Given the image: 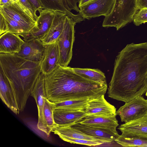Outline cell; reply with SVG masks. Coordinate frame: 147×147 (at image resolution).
I'll list each match as a JSON object with an SVG mask.
<instances>
[{
  "mask_svg": "<svg viewBox=\"0 0 147 147\" xmlns=\"http://www.w3.org/2000/svg\"><path fill=\"white\" fill-rule=\"evenodd\" d=\"M147 91V42L127 44L118 53L108 96L127 102Z\"/></svg>",
  "mask_w": 147,
  "mask_h": 147,
  "instance_id": "cell-1",
  "label": "cell"
},
{
  "mask_svg": "<svg viewBox=\"0 0 147 147\" xmlns=\"http://www.w3.org/2000/svg\"><path fill=\"white\" fill-rule=\"evenodd\" d=\"M47 98L53 102L79 99H94L105 95L107 84L93 82L76 73L72 68L59 65L45 75Z\"/></svg>",
  "mask_w": 147,
  "mask_h": 147,
  "instance_id": "cell-2",
  "label": "cell"
},
{
  "mask_svg": "<svg viewBox=\"0 0 147 147\" xmlns=\"http://www.w3.org/2000/svg\"><path fill=\"white\" fill-rule=\"evenodd\" d=\"M41 62L27 60L16 54L0 53V67L12 86L20 112L41 72Z\"/></svg>",
  "mask_w": 147,
  "mask_h": 147,
  "instance_id": "cell-3",
  "label": "cell"
},
{
  "mask_svg": "<svg viewBox=\"0 0 147 147\" xmlns=\"http://www.w3.org/2000/svg\"><path fill=\"white\" fill-rule=\"evenodd\" d=\"M137 0H115L113 9L103 20L102 26L114 27L119 30L133 21L134 15L138 10Z\"/></svg>",
  "mask_w": 147,
  "mask_h": 147,
  "instance_id": "cell-4",
  "label": "cell"
},
{
  "mask_svg": "<svg viewBox=\"0 0 147 147\" xmlns=\"http://www.w3.org/2000/svg\"><path fill=\"white\" fill-rule=\"evenodd\" d=\"M76 23L72 18L66 16L63 30L57 41L61 66H68L72 59L75 40L74 27Z\"/></svg>",
  "mask_w": 147,
  "mask_h": 147,
  "instance_id": "cell-5",
  "label": "cell"
},
{
  "mask_svg": "<svg viewBox=\"0 0 147 147\" xmlns=\"http://www.w3.org/2000/svg\"><path fill=\"white\" fill-rule=\"evenodd\" d=\"M116 114L125 123L141 118L147 114V100L142 96H137L120 107Z\"/></svg>",
  "mask_w": 147,
  "mask_h": 147,
  "instance_id": "cell-6",
  "label": "cell"
},
{
  "mask_svg": "<svg viewBox=\"0 0 147 147\" xmlns=\"http://www.w3.org/2000/svg\"><path fill=\"white\" fill-rule=\"evenodd\" d=\"M0 12L31 30L36 24V21L31 13L19 1L16 0L7 5L0 6Z\"/></svg>",
  "mask_w": 147,
  "mask_h": 147,
  "instance_id": "cell-7",
  "label": "cell"
},
{
  "mask_svg": "<svg viewBox=\"0 0 147 147\" xmlns=\"http://www.w3.org/2000/svg\"><path fill=\"white\" fill-rule=\"evenodd\" d=\"M38 11L39 15L36 20V24L27 35L23 37L25 41L34 39L41 40L52 25L55 11L44 9Z\"/></svg>",
  "mask_w": 147,
  "mask_h": 147,
  "instance_id": "cell-8",
  "label": "cell"
},
{
  "mask_svg": "<svg viewBox=\"0 0 147 147\" xmlns=\"http://www.w3.org/2000/svg\"><path fill=\"white\" fill-rule=\"evenodd\" d=\"M115 0H93L79 7V14L84 19L108 15L112 12Z\"/></svg>",
  "mask_w": 147,
  "mask_h": 147,
  "instance_id": "cell-9",
  "label": "cell"
},
{
  "mask_svg": "<svg viewBox=\"0 0 147 147\" xmlns=\"http://www.w3.org/2000/svg\"><path fill=\"white\" fill-rule=\"evenodd\" d=\"M44 77L45 75L41 72L37 80L30 95L35 100L38 108V119L37 129L48 138L43 114L45 98H47L45 87Z\"/></svg>",
  "mask_w": 147,
  "mask_h": 147,
  "instance_id": "cell-10",
  "label": "cell"
},
{
  "mask_svg": "<svg viewBox=\"0 0 147 147\" xmlns=\"http://www.w3.org/2000/svg\"><path fill=\"white\" fill-rule=\"evenodd\" d=\"M80 0H40L43 9L54 11H59L65 13L72 18L76 23H79L84 20L79 14H74L71 11L74 10L77 12L80 11L77 5Z\"/></svg>",
  "mask_w": 147,
  "mask_h": 147,
  "instance_id": "cell-11",
  "label": "cell"
},
{
  "mask_svg": "<svg viewBox=\"0 0 147 147\" xmlns=\"http://www.w3.org/2000/svg\"><path fill=\"white\" fill-rule=\"evenodd\" d=\"M71 126L105 143L115 142V140L120 135L116 129L95 127L80 123Z\"/></svg>",
  "mask_w": 147,
  "mask_h": 147,
  "instance_id": "cell-12",
  "label": "cell"
},
{
  "mask_svg": "<svg viewBox=\"0 0 147 147\" xmlns=\"http://www.w3.org/2000/svg\"><path fill=\"white\" fill-rule=\"evenodd\" d=\"M0 97L7 107L16 115L20 112L16 94L11 84L0 67Z\"/></svg>",
  "mask_w": 147,
  "mask_h": 147,
  "instance_id": "cell-13",
  "label": "cell"
},
{
  "mask_svg": "<svg viewBox=\"0 0 147 147\" xmlns=\"http://www.w3.org/2000/svg\"><path fill=\"white\" fill-rule=\"evenodd\" d=\"M55 123L60 126H71L79 123L87 115L84 109L55 108L53 112Z\"/></svg>",
  "mask_w": 147,
  "mask_h": 147,
  "instance_id": "cell-14",
  "label": "cell"
},
{
  "mask_svg": "<svg viewBox=\"0 0 147 147\" xmlns=\"http://www.w3.org/2000/svg\"><path fill=\"white\" fill-rule=\"evenodd\" d=\"M59 65V53L57 42L45 44L44 54L40 63L41 72L45 75L48 74Z\"/></svg>",
  "mask_w": 147,
  "mask_h": 147,
  "instance_id": "cell-15",
  "label": "cell"
},
{
  "mask_svg": "<svg viewBox=\"0 0 147 147\" xmlns=\"http://www.w3.org/2000/svg\"><path fill=\"white\" fill-rule=\"evenodd\" d=\"M45 45L40 40L24 41L20 51L16 54L31 61L41 62L44 54Z\"/></svg>",
  "mask_w": 147,
  "mask_h": 147,
  "instance_id": "cell-16",
  "label": "cell"
},
{
  "mask_svg": "<svg viewBox=\"0 0 147 147\" xmlns=\"http://www.w3.org/2000/svg\"><path fill=\"white\" fill-rule=\"evenodd\" d=\"M105 95L91 100L85 109L87 115L98 116H116V109L105 99Z\"/></svg>",
  "mask_w": 147,
  "mask_h": 147,
  "instance_id": "cell-17",
  "label": "cell"
},
{
  "mask_svg": "<svg viewBox=\"0 0 147 147\" xmlns=\"http://www.w3.org/2000/svg\"><path fill=\"white\" fill-rule=\"evenodd\" d=\"M24 41L19 35L9 32L1 34L0 37V53L16 54L20 51Z\"/></svg>",
  "mask_w": 147,
  "mask_h": 147,
  "instance_id": "cell-18",
  "label": "cell"
},
{
  "mask_svg": "<svg viewBox=\"0 0 147 147\" xmlns=\"http://www.w3.org/2000/svg\"><path fill=\"white\" fill-rule=\"evenodd\" d=\"M67 14L65 13L55 11V14L52 25L45 36L41 40L45 44L57 42L63 30Z\"/></svg>",
  "mask_w": 147,
  "mask_h": 147,
  "instance_id": "cell-19",
  "label": "cell"
},
{
  "mask_svg": "<svg viewBox=\"0 0 147 147\" xmlns=\"http://www.w3.org/2000/svg\"><path fill=\"white\" fill-rule=\"evenodd\" d=\"M31 30L0 12V34L11 32L22 37L27 35Z\"/></svg>",
  "mask_w": 147,
  "mask_h": 147,
  "instance_id": "cell-20",
  "label": "cell"
},
{
  "mask_svg": "<svg viewBox=\"0 0 147 147\" xmlns=\"http://www.w3.org/2000/svg\"><path fill=\"white\" fill-rule=\"evenodd\" d=\"M116 117V116L87 115L79 123L95 127L116 129L119 124Z\"/></svg>",
  "mask_w": 147,
  "mask_h": 147,
  "instance_id": "cell-21",
  "label": "cell"
},
{
  "mask_svg": "<svg viewBox=\"0 0 147 147\" xmlns=\"http://www.w3.org/2000/svg\"><path fill=\"white\" fill-rule=\"evenodd\" d=\"M118 129L122 134L147 136V114L137 120L121 124Z\"/></svg>",
  "mask_w": 147,
  "mask_h": 147,
  "instance_id": "cell-22",
  "label": "cell"
},
{
  "mask_svg": "<svg viewBox=\"0 0 147 147\" xmlns=\"http://www.w3.org/2000/svg\"><path fill=\"white\" fill-rule=\"evenodd\" d=\"M52 132L59 137L63 136L73 138L102 142L94 137L86 134L80 130L71 126H58L53 129Z\"/></svg>",
  "mask_w": 147,
  "mask_h": 147,
  "instance_id": "cell-23",
  "label": "cell"
},
{
  "mask_svg": "<svg viewBox=\"0 0 147 147\" xmlns=\"http://www.w3.org/2000/svg\"><path fill=\"white\" fill-rule=\"evenodd\" d=\"M115 142L123 147H147V136L121 134Z\"/></svg>",
  "mask_w": 147,
  "mask_h": 147,
  "instance_id": "cell-24",
  "label": "cell"
},
{
  "mask_svg": "<svg viewBox=\"0 0 147 147\" xmlns=\"http://www.w3.org/2000/svg\"><path fill=\"white\" fill-rule=\"evenodd\" d=\"M76 74L88 80L98 83L107 84L104 74L98 69L72 68Z\"/></svg>",
  "mask_w": 147,
  "mask_h": 147,
  "instance_id": "cell-25",
  "label": "cell"
},
{
  "mask_svg": "<svg viewBox=\"0 0 147 147\" xmlns=\"http://www.w3.org/2000/svg\"><path fill=\"white\" fill-rule=\"evenodd\" d=\"M55 109L54 102L49 101L47 98H45L43 114L47 135L48 137L53 129L58 126L54 119L53 112Z\"/></svg>",
  "mask_w": 147,
  "mask_h": 147,
  "instance_id": "cell-26",
  "label": "cell"
},
{
  "mask_svg": "<svg viewBox=\"0 0 147 147\" xmlns=\"http://www.w3.org/2000/svg\"><path fill=\"white\" fill-rule=\"evenodd\" d=\"M93 99H79L66 100L54 102L55 108L70 109H85L89 102Z\"/></svg>",
  "mask_w": 147,
  "mask_h": 147,
  "instance_id": "cell-27",
  "label": "cell"
},
{
  "mask_svg": "<svg viewBox=\"0 0 147 147\" xmlns=\"http://www.w3.org/2000/svg\"><path fill=\"white\" fill-rule=\"evenodd\" d=\"M59 137L63 141L71 143L84 145L90 146H97L104 143L103 142L101 141L73 138L63 136H61Z\"/></svg>",
  "mask_w": 147,
  "mask_h": 147,
  "instance_id": "cell-28",
  "label": "cell"
},
{
  "mask_svg": "<svg viewBox=\"0 0 147 147\" xmlns=\"http://www.w3.org/2000/svg\"><path fill=\"white\" fill-rule=\"evenodd\" d=\"M133 21L136 26L147 22V8L138 10L134 15Z\"/></svg>",
  "mask_w": 147,
  "mask_h": 147,
  "instance_id": "cell-29",
  "label": "cell"
},
{
  "mask_svg": "<svg viewBox=\"0 0 147 147\" xmlns=\"http://www.w3.org/2000/svg\"><path fill=\"white\" fill-rule=\"evenodd\" d=\"M19 1L30 11L35 20L36 21L38 16L36 14L37 11L32 5L30 1L29 0H19Z\"/></svg>",
  "mask_w": 147,
  "mask_h": 147,
  "instance_id": "cell-30",
  "label": "cell"
},
{
  "mask_svg": "<svg viewBox=\"0 0 147 147\" xmlns=\"http://www.w3.org/2000/svg\"><path fill=\"white\" fill-rule=\"evenodd\" d=\"M37 11L43 9L40 0H29Z\"/></svg>",
  "mask_w": 147,
  "mask_h": 147,
  "instance_id": "cell-31",
  "label": "cell"
},
{
  "mask_svg": "<svg viewBox=\"0 0 147 147\" xmlns=\"http://www.w3.org/2000/svg\"><path fill=\"white\" fill-rule=\"evenodd\" d=\"M136 4L138 10L147 8V0H137Z\"/></svg>",
  "mask_w": 147,
  "mask_h": 147,
  "instance_id": "cell-32",
  "label": "cell"
},
{
  "mask_svg": "<svg viewBox=\"0 0 147 147\" xmlns=\"http://www.w3.org/2000/svg\"><path fill=\"white\" fill-rule=\"evenodd\" d=\"M17 0H0V6L8 5Z\"/></svg>",
  "mask_w": 147,
  "mask_h": 147,
  "instance_id": "cell-33",
  "label": "cell"
},
{
  "mask_svg": "<svg viewBox=\"0 0 147 147\" xmlns=\"http://www.w3.org/2000/svg\"><path fill=\"white\" fill-rule=\"evenodd\" d=\"M92 0H80L79 2L78 7Z\"/></svg>",
  "mask_w": 147,
  "mask_h": 147,
  "instance_id": "cell-34",
  "label": "cell"
},
{
  "mask_svg": "<svg viewBox=\"0 0 147 147\" xmlns=\"http://www.w3.org/2000/svg\"><path fill=\"white\" fill-rule=\"evenodd\" d=\"M146 95L147 96V91L146 92Z\"/></svg>",
  "mask_w": 147,
  "mask_h": 147,
  "instance_id": "cell-35",
  "label": "cell"
},
{
  "mask_svg": "<svg viewBox=\"0 0 147 147\" xmlns=\"http://www.w3.org/2000/svg\"><path fill=\"white\" fill-rule=\"evenodd\" d=\"M18 0V1H19V0Z\"/></svg>",
  "mask_w": 147,
  "mask_h": 147,
  "instance_id": "cell-36",
  "label": "cell"
}]
</instances>
